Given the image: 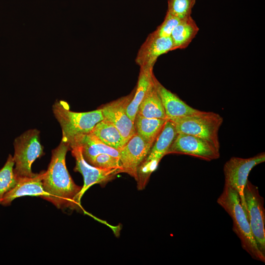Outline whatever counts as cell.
Segmentation results:
<instances>
[{
  "mask_svg": "<svg viewBox=\"0 0 265 265\" xmlns=\"http://www.w3.org/2000/svg\"><path fill=\"white\" fill-rule=\"evenodd\" d=\"M69 146L61 141L52 151L51 161L43 180L45 195L42 198L57 208L77 209L80 206L82 186L77 185L66 165V155Z\"/></svg>",
  "mask_w": 265,
  "mask_h": 265,
  "instance_id": "cell-1",
  "label": "cell"
},
{
  "mask_svg": "<svg viewBox=\"0 0 265 265\" xmlns=\"http://www.w3.org/2000/svg\"><path fill=\"white\" fill-rule=\"evenodd\" d=\"M217 203L233 220V230L239 238L242 248L254 260L265 263V255L259 249L239 195L234 189L224 186Z\"/></svg>",
  "mask_w": 265,
  "mask_h": 265,
  "instance_id": "cell-2",
  "label": "cell"
},
{
  "mask_svg": "<svg viewBox=\"0 0 265 265\" xmlns=\"http://www.w3.org/2000/svg\"><path fill=\"white\" fill-rule=\"evenodd\" d=\"M53 111L61 128V141L69 146L76 136L90 132L95 126L104 119L100 108L88 112H75L71 111L68 104L63 100L55 102Z\"/></svg>",
  "mask_w": 265,
  "mask_h": 265,
  "instance_id": "cell-3",
  "label": "cell"
},
{
  "mask_svg": "<svg viewBox=\"0 0 265 265\" xmlns=\"http://www.w3.org/2000/svg\"><path fill=\"white\" fill-rule=\"evenodd\" d=\"M39 136L38 130L30 129L14 140V172L18 180L35 174L31 171V165L44 154Z\"/></svg>",
  "mask_w": 265,
  "mask_h": 265,
  "instance_id": "cell-4",
  "label": "cell"
},
{
  "mask_svg": "<svg viewBox=\"0 0 265 265\" xmlns=\"http://www.w3.org/2000/svg\"><path fill=\"white\" fill-rule=\"evenodd\" d=\"M223 118L218 113L204 111L202 114L179 118L172 121L177 133L192 135L204 139L220 150L218 131Z\"/></svg>",
  "mask_w": 265,
  "mask_h": 265,
  "instance_id": "cell-5",
  "label": "cell"
},
{
  "mask_svg": "<svg viewBox=\"0 0 265 265\" xmlns=\"http://www.w3.org/2000/svg\"><path fill=\"white\" fill-rule=\"evenodd\" d=\"M177 135L174 123L167 120L148 156L138 168L136 181L138 190L145 188L150 175L157 169L162 158L167 154Z\"/></svg>",
  "mask_w": 265,
  "mask_h": 265,
  "instance_id": "cell-6",
  "label": "cell"
},
{
  "mask_svg": "<svg viewBox=\"0 0 265 265\" xmlns=\"http://www.w3.org/2000/svg\"><path fill=\"white\" fill-rule=\"evenodd\" d=\"M244 212L258 247L265 255V210L264 200L258 188L248 180L243 191Z\"/></svg>",
  "mask_w": 265,
  "mask_h": 265,
  "instance_id": "cell-7",
  "label": "cell"
},
{
  "mask_svg": "<svg viewBox=\"0 0 265 265\" xmlns=\"http://www.w3.org/2000/svg\"><path fill=\"white\" fill-rule=\"evenodd\" d=\"M265 161V153L262 152L249 158L232 157L223 166L224 186L235 189L238 193L244 211L245 204L243 191L250 172L255 166Z\"/></svg>",
  "mask_w": 265,
  "mask_h": 265,
  "instance_id": "cell-8",
  "label": "cell"
},
{
  "mask_svg": "<svg viewBox=\"0 0 265 265\" xmlns=\"http://www.w3.org/2000/svg\"><path fill=\"white\" fill-rule=\"evenodd\" d=\"M177 153L190 155L207 161L217 159L220 150L210 142L192 135L179 133L167 154Z\"/></svg>",
  "mask_w": 265,
  "mask_h": 265,
  "instance_id": "cell-9",
  "label": "cell"
},
{
  "mask_svg": "<svg viewBox=\"0 0 265 265\" xmlns=\"http://www.w3.org/2000/svg\"><path fill=\"white\" fill-rule=\"evenodd\" d=\"M70 148L76 159L74 170L81 173L84 179V184L80 192L81 197L91 186L95 184L105 186L112 180L117 174L122 173L121 170L118 169H102L89 164L83 157L81 148L77 145H72Z\"/></svg>",
  "mask_w": 265,
  "mask_h": 265,
  "instance_id": "cell-10",
  "label": "cell"
},
{
  "mask_svg": "<svg viewBox=\"0 0 265 265\" xmlns=\"http://www.w3.org/2000/svg\"><path fill=\"white\" fill-rule=\"evenodd\" d=\"M134 91L103 106L100 108L104 119L110 122L119 131L126 143L136 133L134 122L126 112L128 105L132 99Z\"/></svg>",
  "mask_w": 265,
  "mask_h": 265,
  "instance_id": "cell-11",
  "label": "cell"
},
{
  "mask_svg": "<svg viewBox=\"0 0 265 265\" xmlns=\"http://www.w3.org/2000/svg\"><path fill=\"white\" fill-rule=\"evenodd\" d=\"M153 144L136 133L119 150L123 172L137 180L138 168L148 156Z\"/></svg>",
  "mask_w": 265,
  "mask_h": 265,
  "instance_id": "cell-12",
  "label": "cell"
},
{
  "mask_svg": "<svg viewBox=\"0 0 265 265\" xmlns=\"http://www.w3.org/2000/svg\"><path fill=\"white\" fill-rule=\"evenodd\" d=\"M173 51L171 37H161L153 32L149 34L138 51L135 62L140 67H154L158 58Z\"/></svg>",
  "mask_w": 265,
  "mask_h": 265,
  "instance_id": "cell-13",
  "label": "cell"
},
{
  "mask_svg": "<svg viewBox=\"0 0 265 265\" xmlns=\"http://www.w3.org/2000/svg\"><path fill=\"white\" fill-rule=\"evenodd\" d=\"M155 83L167 120L173 121L179 118L199 115L204 112L187 105L177 96L164 87L157 79Z\"/></svg>",
  "mask_w": 265,
  "mask_h": 265,
  "instance_id": "cell-14",
  "label": "cell"
},
{
  "mask_svg": "<svg viewBox=\"0 0 265 265\" xmlns=\"http://www.w3.org/2000/svg\"><path fill=\"white\" fill-rule=\"evenodd\" d=\"M45 174V171H43L31 177L18 179L16 186L4 195L0 201V204L7 206L16 198L24 196H39L43 198L45 194L43 185Z\"/></svg>",
  "mask_w": 265,
  "mask_h": 265,
  "instance_id": "cell-15",
  "label": "cell"
},
{
  "mask_svg": "<svg viewBox=\"0 0 265 265\" xmlns=\"http://www.w3.org/2000/svg\"><path fill=\"white\" fill-rule=\"evenodd\" d=\"M74 144L81 148L84 159L90 164L97 156L102 154L119 158L118 150L104 144L90 132L76 136L69 147Z\"/></svg>",
  "mask_w": 265,
  "mask_h": 265,
  "instance_id": "cell-16",
  "label": "cell"
},
{
  "mask_svg": "<svg viewBox=\"0 0 265 265\" xmlns=\"http://www.w3.org/2000/svg\"><path fill=\"white\" fill-rule=\"evenodd\" d=\"M153 69V67L148 66L140 67L136 88L126 108L128 116L133 122L139 106L149 91L155 85L156 78L154 75Z\"/></svg>",
  "mask_w": 265,
  "mask_h": 265,
  "instance_id": "cell-17",
  "label": "cell"
},
{
  "mask_svg": "<svg viewBox=\"0 0 265 265\" xmlns=\"http://www.w3.org/2000/svg\"><path fill=\"white\" fill-rule=\"evenodd\" d=\"M199 30V28L191 16L181 20L170 35L173 43V50L187 47Z\"/></svg>",
  "mask_w": 265,
  "mask_h": 265,
  "instance_id": "cell-18",
  "label": "cell"
},
{
  "mask_svg": "<svg viewBox=\"0 0 265 265\" xmlns=\"http://www.w3.org/2000/svg\"><path fill=\"white\" fill-rule=\"evenodd\" d=\"M90 133L104 144L119 151L126 143L116 128L104 119L95 126Z\"/></svg>",
  "mask_w": 265,
  "mask_h": 265,
  "instance_id": "cell-19",
  "label": "cell"
},
{
  "mask_svg": "<svg viewBox=\"0 0 265 265\" xmlns=\"http://www.w3.org/2000/svg\"><path fill=\"white\" fill-rule=\"evenodd\" d=\"M167 120L146 118L137 114L134 125L136 133L145 141L153 144Z\"/></svg>",
  "mask_w": 265,
  "mask_h": 265,
  "instance_id": "cell-20",
  "label": "cell"
},
{
  "mask_svg": "<svg viewBox=\"0 0 265 265\" xmlns=\"http://www.w3.org/2000/svg\"><path fill=\"white\" fill-rule=\"evenodd\" d=\"M137 114L146 118L167 119L156 83L149 91L139 106Z\"/></svg>",
  "mask_w": 265,
  "mask_h": 265,
  "instance_id": "cell-21",
  "label": "cell"
},
{
  "mask_svg": "<svg viewBox=\"0 0 265 265\" xmlns=\"http://www.w3.org/2000/svg\"><path fill=\"white\" fill-rule=\"evenodd\" d=\"M14 164L13 157L9 155L4 166L0 169V201L18 181L14 172Z\"/></svg>",
  "mask_w": 265,
  "mask_h": 265,
  "instance_id": "cell-22",
  "label": "cell"
},
{
  "mask_svg": "<svg viewBox=\"0 0 265 265\" xmlns=\"http://www.w3.org/2000/svg\"><path fill=\"white\" fill-rule=\"evenodd\" d=\"M196 0H167V12L183 20L191 16Z\"/></svg>",
  "mask_w": 265,
  "mask_h": 265,
  "instance_id": "cell-23",
  "label": "cell"
},
{
  "mask_svg": "<svg viewBox=\"0 0 265 265\" xmlns=\"http://www.w3.org/2000/svg\"><path fill=\"white\" fill-rule=\"evenodd\" d=\"M91 165L102 169H118L123 172L122 166L119 158L107 154H102L97 156Z\"/></svg>",
  "mask_w": 265,
  "mask_h": 265,
  "instance_id": "cell-24",
  "label": "cell"
},
{
  "mask_svg": "<svg viewBox=\"0 0 265 265\" xmlns=\"http://www.w3.org/2000/svg\"><path fill=\"white\" fill-rule=\"evenodd\" d=\"M181 19L167 12L162 23L153 32L161 37H169Z\"/></svg>",
  "mask_w": 265,
  "mask_h": 265,
  "instance_id": "cell-25",
  "label": "cell"
}]
</instances>
